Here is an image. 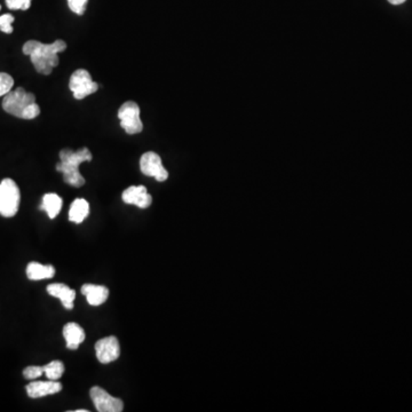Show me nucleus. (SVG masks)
Returning <instances> with one entry per match:
<instances>
[{
    "label": "nucleus",
    "instance_id": "nucleus-1",
    "mask_svg": "<svg viewBox=\"0 0 412 412\" xmlns=\"http://www.w3.org/2000/svg\"><path fill=\"white\" fill-rule=\"evenodd\" d=\"M66 41L57 39L52 44H43L38 41H29L23 45V53L30 57L37 73L47 76L59 64L57 54L66 51Z\"/></svg>",
    "mask_w": 412,
    "mask_h": 412
},
{
    "label": "nucleus",
    "instance_id": "nucleus-2",
    "mask_svg": "<svg viewBox=\"0 0 412 412\" xmlns=\"http://www.w3.org/2000/svg\"><path fill=\"white\" fill-rule=\"evenodd\" d=\"M92 154L87 148L73 152L62 149L60 152V163L57 164V171L64 175V181L73 187L80 188L85 184V179L80 175V165L92 161Z\"/></svg>",
    "mask_w": 412,
    "mask_h": 412
},
{
    "label": "nucleus",
    "instance_id": "nucleus-3",
    "mask_svg": "<svg viewBox=\"0 0 412 412\" xmlns=\"http://www.w3.org/2000/svg\"><path fill=\"white\" fill-rule=\"evenodd\" d=\"M3 109L7 114L21 119H34L41 114L35 94L27 92L22 87H17L3 96Z\"/></svg>",
    "mask_w": 412,
    "mask_h": 412
},
{
    "label": "nucleus",
    "instance_id": "nucleus-4",
    "mask_svg": "<svg viewBox=\"0 0 412 412\" xmlns=\"http://www.w3.org/2000/svg\"><path fill=\"white\" fill-rule=\"evenodd\" d=\"M21 193L19 186L12 179H3L0 182V216L12 218L20 207Z\"/></svg>",
    "mask_w": 412,
    "mask_h": 412
},
{
    "label": "nucleus",
    "instance_id": "nucleus-5",
    "mask_svg": "<svg viewBox=\"0 0 412 412\" xmlns=\"http://www.w3.org/2000/svg\"><path fill=\"white\" fill-rule=\"evenodd\" d=\"M69 89L77 100H82L98 89V82H93L91 73L85 69H78L71 75Z\"/></svg>",
    "mask_w": 412,
    "mask_h": 412
},
{
    "label": "nucleus",
    "instance_id": "nucleus-6",
    "mask_svg": "<svg viewBox=\"0 0 412 412\" xmlns=\"http://www.w3.org/2000/svg\"><path fill=\"white\" fill-rule=\"evenodd\" d=\"M118 118L121 121V126L127 134L141 133L143 124L140 118V107L133 101H127L122 105L118 110Z\"/></svg>",
    "mask_w": 412,
    "mask_h": 412
},
{
    "label": "nucleus",
    "instance_id": "nucleus-7",
    "mask_svg": "<svg viewBox=\"0 0 412 412\" xmlns=\"http://www.w3.org/2000/svg\"><path fill=\"white\" fill-rule=\"evenodd\" d=\"M140 168L143 175L152 177L159 182L168 180V172L163 166L162 159L156 152H148L143 154L140 159Z\"/></svg>",
    "mask_w": 412,
    "mask_h": 412
},
{
    "label": "nucleus",
    "instance_id": "nucleus-8",
    "mask_svg": "<svg viewBox=\"0 0 412 412\" xmlns=\"http://www.w3.org/2000/svg\"><path fill=\"white\" fill-rule=\"evenodd\" d=\"M89 395L92 399L96 410L100 412H122L124 409V403L118 397H111L101 387L96 386L91 388Z\"/></svg>",
    "mask_w": 412,
    "mask_h": 412
},
{
    "label": "nucleus",
    "instance_id": "nucleus-9",
    "mask_svg": "<svg viewBox=\"0 0 412 412\" xmlns=\"http://www.w3.org/2000/svg\"><path fill=\"white\" fill-rule=\"evenodd\" d=\"M96 358L100 363L108 365L121 355V346L117 338L114 336L105 337L96 344Z\"/></svg>",
    "mask_w": 412,
    "mask_h": 412
},
{
    "label": "nucleus",
    "instance_id": "nucleus-10",
    "mask_svg": "<svg viewBox=\"0 0 412 412\" xmlns=\"http://www.w3.org/2000/svg\"><path fill=\"white\" fill-rule=\"evenodd\" d=\"M124 203L135 205L140 209H147L152 203V195L148 193L145 186H132L124 191L122 195Z\"/></svg>",
    "mask_w": 412,
    "mask_h": 412
},
{
    "label": "nucleus",
    "instance_id": "nucleus-11",
    "mask_svg": "<svg viewBox=\"0 0 412 412\" xmlns=\"http://www.w3.org/2000/svg\"><path fill=\"white\" fill-rule=\"evenodd\" d=\"M26 390L29 397L39 399V397L59 393L62 390V385L57 381H32L26 387Z\"/></svg>",
    "mask_w": 412,
    "mask_h": 412
},
{
    "label": "nucleus",
    "instance_id": "nucleus-12",
    "mask_svg": "<svg viewBox=\"0 0 412 412\" xmlns=\"http://www.w3.org/2000/svg\"><path fill=\"white\" fill-rule=\"evenodd\" d=\"M47 292L52 297L60 299L66 309H73V302L76 298V292L64 283H54L47 286Z\"/></svg>",
    "mask_w": 412,
    "mask_h": 412
},
{
    "label": "nucleus",
    "instance_id": "nucleus-13",
    "mask_svg": "<svg viewBox=\"0 0 412 412\" xmlns=\"http://www.w3.org/2000/svg\"><path fill=\"white\" fill-rule=\"evenodd\" d=\"M82 295H85L87 302L92 306H100L105 304L109 297V290L103 286L85 284L80 288Z\"/></svg>",
    "mask_w": 412,
    "mask_h": 412
},
{
    "label": "nucleus",
    "instance_id": "nucleus-14",
    "mask_svg": "<svg viewBox=\"0 0 412 412\" xmlns=\"http://www.w3.org/2000/svg\"><path fill=\"white\" fill-rule=\"evenodd\" d=\"M64 337L67 343V348L76 351L80 344L85 340V331L80 324L68 323L64 328Z\"/></svg>",
    "mask_w": 412,
    "mask_h": 412
},
{
    "label": "nucleus",
    "instance_id": "nucleus-15",
    "mask_svg": "<svg viewBox=\"0 0 412 412\" xmlns=\"http://www.w3.org/2000/svg\"><path fill=\"white\" fill-rule=\"evenodd\" d=\"M55 268L51 265H41L38 263H30L27 267V276L31 281H41V279H52L54 277Z\"/></svg>",
    "mask_w": 412,
    "mask_h": 412
},
{
    "label": "nucleus",
    "instance_id": "nucleus-16",
    "mask_svg": "<svg viewBox=\"0 0 412 412\" xmlns=\"http://www.w3.org/2000/svg\"><path fill=\"white\" fill-rule=\"evenodd\" d=\"M62 204H64L62 198L57 193H46L43 197V204H41V209L46 211L50 219H55L59 216L61 209H62Z\"/></svg>",
    "mask_w": 412,
    "mask_h": 412
},
{
    "label": "nucleus",
    "instance_id": "nucleus-17",
    "mask_svg": "<svg viewBox=\"0 0 412 412\" xmlns=\"http://www.w3.org/2000/svg\"><path fill=\"white\" fill-rule=\"evenodd\" d=\"M89 213V204L86 200L77 198L70 206L69 220L75 223H82Z\"/></svg>",
    "mask_w": 412,
    "mask_h": 412
},
{
    "label": "nucleus",
    "instance_id": "nucleus-18",
    "mask_svg": "<svg viewBox=\"0 0 412 412\" xmlns=\"http://www.w3.org/2000/svg\"><path fill=\"white\" fill-rule=\"evenodd\" d=\"M44 374L50 381H59L64 374V365L61 361H52L45 365Z\"/></svg>",
    "mask_w": 412,
    "mask_h": 412
},
{
    "label": "nucleus",
    "instance_id": "nucleus-19",
    "mask_svg": "<svg viewBox=\"0 0 412 412\" xmlns=\"http://www.w3.org/2000/svg\"><path fill=\"white\" fill-rule=\"evenodd\" d=\"M13 77L8 73H0V96H6L13 89Z\"/></svg>",
    "mask_w": 412,
    "mask_h": 412
},
{
    "label": "nucleus",
    "instance_id": "nucleus-20",
    "mask_svg": "<svg viewBox=\"0 0 412 412\" xmlns=\"http://www.w3.org/2000/svg\"><path fill=\"white\" fill-rule=\"evenodd\" d=\"M89 0H68V6L77 15H84Z\"/></svg>",
    "mask_w": 412,
    "mask_h": 412
},
{
    "label": "nucleus",
    "instance_id": "nucleus-21",
    "mask_svg": "<svg viewBox=\"0 0 412 412\" xmlns=\"http://www.w3.org/2000/svg\"><path fill=\"white\" fill-rule=\"evenodd\" d=\"M14 16L12 14H3L0 16V30L5 32V34H12L13 32Z\"/></svg>",
    "mask_w": 412,
    "mask_h": 412
},
{
    "label": "nucleus",
    "instance_id": "nucleus-22",
    "mask_svg": "<svg viewBox=\"0 0 412 412\" xmlns=\"http://www.w3.org/2000/svg\"><path fill=\"white\" fill-rule=\"evenodd\" d=\"M43 374H44V367H38V365H31L23 370V376L29 381L39 378Z\"/></svg>",
    "mask_w": 412,
    "mask_h": 412
},
{
    "label": "nucleus",
    "instance_id": "nucleus-23",
    "mask_svg": "<svg viewBox=\"0 0 412 412\" xmlns=\"http://www.w3.org/2000/svg\"><path fill=\"white\" fill-rule=\"evenodd\" d=\"M32 0H6V5L10 10H27L31 6Z\"/></svg>",
    "mask_w": 412,
    "mask_h": 412
},
{
    "label": "nucleus",
    "instance_id": "nucleus-24",
    "mask_svg": "<svg viewBox=\"0 0 412 412\" xmlns=\"http://www.w3.org/2000/svg\"><path fill=\"white\" fill-rule=\"evenodd\" d=\"M390 3H393V5H401V3H404L406 0H388Z\"/></svg>",
    "mask_w": 412,
    "mask_h": 412
},
{
    "label": "nucleus",
    "instance_id": "nucleus-25",
    "mask_svg": "<svg viewBox=\"0 0 412 412\" xmlns=\"http://www.w3.org/2000/svg\"><path fill=\"white\" fill-rule=\"evenodd\" d=\"M76 412H87V410H76Z\"/></svg>",
    "mask_w": 412,
    "mask_h": 412
},
{
    "label": "nucleus",
    "instance_id": "nucleus-26",
    "mask_svg": "<svg viewBox=\"0 0 412 412\" xmlns=\"http://www.w3.org/2000/svg\"><path fill=\"white\" fill-rule=\"evenodd\" d=\"M0 10H1V6H0Z\"/></svg>",
    "mask_w": 412,
    "mask_h": 412
}]
</instances>
